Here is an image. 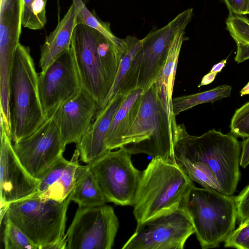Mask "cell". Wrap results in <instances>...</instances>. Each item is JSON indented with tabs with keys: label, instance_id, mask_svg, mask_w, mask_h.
Wrapping results in <instances>:
<instances>
[{
	"label": "cell",
	"instance_id": "cell-1",
	"mask_svg": "<svg viewBox=\"0 0 249 249\" xmlns=\"http://www.w3.org/2000/svg\"><path fill=\"white\" fill-rule=\"evenodd\" d=\"M125 48L124 39L113 41L81 23L74 29L71 49L81 87L94 98L99 108L113 85Z\"/></svg>",
	"mask_w": 249,
	"mask_h": 249
},
{
	"label": "cell",
	"instance_id": "cell-2",
	"mask_svg": "<svg viewBox=\"0 0 249 249\" xmlns=\"http://www.w3.org/2000/svg\"><path fill=\"white\" fill-rule=\"evenodd\" d=\"M195 186L176 159L152 158L142 172L132 206L137 224L178 209L184 210Z\"/></svg>",
	"mask_w": 249,
	"mask_h": 249
},
{
	"label": "cell",
	"instance_id": "cell-3",
	"mask_svg": "<svg viewBox=\"0 0 249 249\" xmlns=\"http://www.w3.org/2000/svg\"><path fill=\"white\" fill-rule=\"evenodd\" d=\"M241 143L231 133L215 129L201 136L189 134L183 124H178L174 144L175 157L206 164L214 173L220 193L233 195L241 177Z\"/></svg>",
	"mask_w": 249,
	"mask_h": 249
},
{
	"label": "cell",
	"instance_id": "cell-4",
	"mask_svg": "<svg viewBox=\"0 0 249 249\" xmlns=\"http://www.w3.org/2000/svg\"><path fill=\"white\" fill-rule=\"evenodd\" d=\"M167 111L155 83L142 94L140 108L120 147L131 154L176 159L174 144L178 124Z\"/></svg>",
	"mask_w": 249,
	"mask_h": 249
},
{
	"label": "cell",
	"instance_id": "cell-5",
	"mask_svg": "<svg viewBox=\"0 0 249 249\" xmlns=\"http://www.w3.org/2000/svg\"><path fill=\"white\" fill-rule=\"evenodd\" d=\"M38 78L29 47L19 43L9 82L10 137L14 142L31 135L47 119L40 101Z\"/></svg>",
	"mask_w": 249,
	"mask_h": 249
},
{
	"label": "cell",
	"instance_id": "cell-6",
	"mask_svg": "<svg viewBox=\"0 0 249 249\" xmlns=\"http://www.w3.org/2000/svg\"><path fill=\"white\" fill-rule=\"evenodd\" d=\"M184 210L190 216L202 249L217 248L235 229L237 211L234 196L194 186Z\"/></svg>",
	"mask_w": 249,
	"mask_h": 249
},
{
	"label": "cell",
	"instance_id": "cell-7",
	"mask_svg": "<svg viewBox=\"0 0 249 249\" xmlns=\"http://www.w3.org/2000/svg\"><path fill=\"white\" fill-rule=\"evenodd\" d=\"M70 194L62 202L29 196L11 203L4 217L20 228L39 248L65 236Z\"/></svg>",
	"mask_w": 249,
	"mask_h": 249
},
{
	"label": "cell",
	"instance_id": "cell-8",
	"mask_svg": "<svg viewBox=\"0 0 249 249\" xmlns=\"http://www.w3.org/2000/svg\"><path fill=\"white\" fill-rule=\"evenodd\" d=\"M131 155L121 147L88 164L108 202L133 205L142 171L134 166Z\"/></svg>",
	"mask_w": 249,
	"mask_h": 249
},
{
	"label": "cell",
	"instance_id": "cell-9",
	"mask_svg": "<svg viewBox=\"0 0 249 249\" xmlns=\"http://www.w3.org/2000/svg\"><path fill=\"white\" fill-rule=\"evenodd\" d=\"M119 228L113 208L78 207L66 234L67 249H111Z\"/></svg>",
	"mask_w": 249,
	"mask_h": 249
},
{
	"label": "cell",
	"instance_id": "cell-10",
	"mask_svg": "<svg viewBox=\"0 0 249 249\" xmlns=\"http://www.w3.org/2000/svg\"><path fill=\"white\" fill-rule=\"evenodd\" d=\"M195 233L191 219L178 209L137 225L122 249H183Z\"/></svg>",
	"mask_w": 249,
	"mask_h": 249
},
{
	"label": "cell",
	"instance_id": "cell-11",
	"mask_svg": "<svg viewBox=\"0 0 249 249\" xmlns=\"http://www.w3.org/2000/svg\"><path fill=\"white\" fill-rule=\"evenodd\" d=\"M66 146L59 129L51 117L31 135L13 145L23 166L39 180L63 157Z\"/></svg>",
	"mask_w": 249,
	"mask_h": 249
},
{
	"label": "cell",
	"instance_id": "cell-12",
	"mask_svg": "<svg viewBox=\"0 0 249 249\" xmlns=\"http://www.w3.org/2000/svg\"><path fill=\"white\" fill-rule=\"evenodd\" d=\"M81 89L78 70L70 47L38 74L39 97L46 118L48 119L59 105L73 97Z\"/></svg>",
	"mask_w": 249,
	"mask_h": 249
},
{
	"label": "cell",
	"instance_id": "cell-13",
	"mask_svg": "<svg viewBox=\"0 0 249 249\" xmlns=\"http://www.w3.org/2000/svg\"><path fill=\"white\" fill-rule=\"evenodd\" d=\"M193 17V8L188 9L163 27L150 31L142 39L137 88L145 90L156 82L167 59L174 37L177 33L185 31Z\"/></svg>",
	"mask_w": 249,
	"mask_h": 249
},
{
	"label": "cell",
	"instance_id": "cell-14",
	"mask_svg": "<svg viewBox=\"0 0 249 249\" xmlns=\"http://www.w3.org/2000/svg\"><path fill=\"white\" fill-rule=\"evenodd\" d=\"M0 205L24 199L37 190L40 180L33 177L16 154L5 126L0 122Z\"/></svg>",
	"mask_w": 249,
	"mask_h": 249
},
{
	"label": "cell",
	"instance_id": "cell-15",
	"mask_svg": "<svg viewBox=\"0 0 249 249\" xmlns=\"http://www.w3.org/2000/svg\"><path fill=\"white\" fill-rule=\"evenodd\" d=\"M98 105L81 89L73 97L59 105L51 114L65 145L78 143L88 130L98 110Z\"/></svg>",
	"mask_w": 249,
	"mask_h": 249
},
{
	"label": "cell",
	"instance_id": "cell-16",
	"mask_svg": "<svg viewBox=\"0 0 249 249\" xmlns=\"http://www.w3.org/2000/svg\"><path fill=\"white\" fill-rule=\"evenodd\" d=\"M22 0H0V79L8 82L21 34Z\"/></svg>",
	"mask_w": 249,
	"mask_h": 249
},
{
	"label": "cell",
	"instance_id": "cell-17",
	"mask_svg": "<svg viewBox=\"0 0 249 249\" xmlns=\"http://www.w3.org/2000/svg\"><path fill=\"white\" fill-rule=\"evenodd\" d=\"M125 95L117 94L100 110L80 141L76 144L80 154V160L91 164L109 150L106 146V138L117 110Z\"/></svg>",
	"mask_w": 249,
	"mask_h": 249
},
{
	"label": "cell",
	"instance_id": "cell-18",
	"mask_svg": "<svg viewBox=\"0 0 249 249\" xmlns=\"http://www.w3.org/2000/svg\"><path fill=\"white\" fill-rule=\"evenodd\" d=\"M125 48L116 78L108 96L98 111L101 110L118 94L126 95L136 88L141 63L142 39L128 36L124 38Z\"/></svg>",
	"mask_w": 249,
	"mask_h": 249
},
{
	"label": "cell",
	"instance_id": "cell-19",
	"mask_svg": "<svg viewBox=\"0 0 249 249\" xmlns=\"http://www.w3.org/2000/svg\"><path fill=\"white\" fill-rule=\"evenodd\" d=\"M78 10L72 3L55 29L46 37L41 47L39 61L41 72L64 52L70 49L74 29L77 24Z\"/></svg>",
	"mask_w": 249,
	"mask_h": 249
},
{
	"label": "cell",
	"instance_id": "cell-20",
	"mask_svg": "<svg viewBox=\"0 0 249 249\" xmlns=\"http://www.w3.org/2000/svg\"><path fill=\"white\" fill-rule=\"evenodd\" d=\"M143 91L137 88L125 95L114 115L107 135L106 143L108 150L120 148L123 138L136 118Z\"/></svg>",
	"mask_w": 249,
	"mask_h": 249
},
{
	"label": "cell",
	"instance_id": "cell-21",
	"mask_svg": "<svg viewBox=\"0 0 249 249\" xmlns=\"http://www.w3.org/2000/svg\"><path fill=\"white\" fill-rule=\"evenodd\" d=\"M70 196L79 207H94L108 202L88 164L78 166Z\"/></svg>",
	"mask_w": 249,
	"mask_h": 249
},
{
	"label": "cell",
	"instance_id": "cell-22",
	"mask_svg": "<svg viewBox=\"0 0 249 249\" xmlns=\"http://www.w3.org/2000/svg\"><path fill=\"white\" fill-rule=\"evenodd\" d=\"M185 34L183 31L174 37L164 65L155 82L167 111L174 116L172 105L173 88L181 46L183 41L188 39Z\"/></svg>",
	"mask_w": 249,
	"mask_h": 249
},
{
	"label": "cell",
	"instance_id": "cell-23",
	"mask_svg": "<svg viewBox=\"0 0 249 249\" xmlns=\"http://www.w3.org/2000/svg\"><path fill=\"white\" fill-rule=\"evenodd\" d=\"M80 154L76 149L69 163L62 176L55 183L39 193H35L29 196L38 197L44 199H51L58 202L65 200L69 196L74 185V175L79 165Z\"/></svg>",
	"mask_w": 249,
	"mask_h": 249
},
{
	"label": "cell",
	"instance_id": "cell-24",
	"mask_svg": "<svg viewBox=\"0 0 249 249\" xmlns=\"http://www.w3.org/2000/svg\"><path fill=\"white\" fill-rule=\"evenodd\" d=\"M232 88L224 85L211 89L188 95L173 98L172 101L173 112L175 116L181 112L196 106L216 101L230 96Z\"/></svg>",
	"mask_w": 249,
	"mask_h": 249
},
{
	"label": "cell",
	"instance_id": "cell-25",
	"mask_svg": "<svg viewBox=\"0 0 249 249\" xmlns=\"http://www.w3.org/2000/svg\"><path fill=\"white\" fill-rule=\"evenodd\" d=\"M226 24V29L236 43L235 61L240 63L249 59V18L242 15L229 14Z\"/></svg>",
	"mask_w": 249,
	"mask_h": 249
},
{
	"label": "cell",
	"instance_id": "cell-26",
	"mask_svg": "<svg viewBox=\"0 0 249 249\" xmlns=\"http://www.w3.org/2000/svg\"><path fill=\"white\" fill-rule=\"evenodd\" d=\"M175 159L193 181L203 188L215 190L220 193V187L216 178L206 164L201 161H191L180 157H176Z\"/></svg>",
	"mask_w": 249,
	"mask_h": 249
},
{
	"label": "cell",
	"instance_id": "cell-27",
	"mask_svg": "<svg viewBox=\"0 0 249 249\" xmlns=\"http://www.w3.org/2000/svg\"><path fill=\"white\" fill-rule=\"evenodd\" d=\"M48 0H22V25L32 30H40L47 23L45 7Z\"/></svg>",
	"mask_w": 249,
	"mask_h": 249
},
{
	"label": "cell",
	"instance_id": "cell-28",
	"mask_svg": "<svg viewBox=\"0 0 249 249\" xmlns=\"http://www.w3.org/2000/svg\"><path fill=\"white\" fill-rule=\"evenodd\" d=\"M72 1L78 10L77 24H83L94 29L113 41L118 42L121 40L112 33L109 22L102 21L88 9L85 4L86 0Z\"/></svg>",
	"mask_w": 249,
	"mask_h": 249
},
{
	"label": "cell",
	"instance_id": "cell-29",
	"mask_svg": "<svg viewBox=\"0 0 249 249\" xmlns=\"http://www.w3.org/2000/svg\"><path fill=\"white\" fill-rule=\"evenodd\" d=\"M3 233L5 249H39L20 228L8 219H5Z\"/></svg>",
	"mask_w": 249,
	"mask_h": 249
},
{
	"label": "cell",
	"instance_id": "cell-30",
	"mask_svg": "<svg viewBox=\"0 0 249 249\" xmlns=\"http://www.w3.org/2000/svg\"><path fill=\"white\" fill-rule=\"evenodd\" d=\"M231 133L245 139L249 136V102L237 109L230 124Z\"/></svg>",
	"mask_w": 249,
	"mask_h": 249
},
{
	"label": "cell",
	"instance_id": "cell-31",
	"mask_svg": "<svg viewBox=\"0 0 249 249\" xmlns=\"http://www.w3.org/2000/svg\"><path fill=\"white\" fill-rule=\"evenodd\" d=\"M224 242L225 248L249 249V219L239 224Z\"/></svg>",
	"mask_w": 249,
	"mask_h": 249
},
{
	"label": "cell",
	"instance_id": "cell-32",
	"mask_svg": "<svg viewBox=\"0 0 249 249\" xmlns=\"http://www.w3.org/2000/svg\"><path fill=\"white\" fill-rule=\"evenodd\" d=\"M69 162L70 160H66L63 156L52 166L40 179L39 186L35 193L43 192L59 179Z\"/></svg>",
	"mask_w": 249,
	"mask_h": 249
},
{
	"label": "cell",
	"instance_id": "cell-33",
	"mask_svg": "<svg viewBox=\"0 0 249 249\" xmlns=\"http://www.w3.org/2000/svg\"><path fill=\"white\" fill-rule=\"evenodd\" d=\"M239 224L249 219V184L234 196Z\"/></svg>",
	"mask_w": 249,
	"mask_h": 249
},
{
	"label": "cell",
	"instance_id": "cell-34",
	"mask_svg": "<svg viewBox=\"0 0 249 249\" xmlns=\"http://www.w3.org/2000/svg\"><path fill=\"white\" fill-rule=\"evenodd\" d=\"M226 4L229 14L245 15L247 0H222Z\"/></svg>",
	"mask_w": 249,
	"mask_h": 249
},
{
	"label": "cell",
	"instance_id": "cell-35",
	"mask_svg": "<svg viewBox=\"0 0 249 249\" xmlns=\"http://www.w3.org/2000/svg\"><path fill=\"white\" fill-rule=\"evenodd\" d=\"M241 147L240 166L245 168L249 165V136L242 142Z\"/></svg>",
	"mask_w": 249,
	"mask_h": 249
},
{
	"label": "cell",
	"instance_id": "cell-36",
	"mask_svg": "<svg viewBox=\"0 0 249 249\" xmlns=\"http://www.w3.org/2000/svg\"><path fill=\"white\" fill-rule=\"evenodd\" d=\"M66 247L67 241L65 235L62 239L44 246L42 249H66Z\"/></svg>",
	"mask_w": 249,
	"mask_h": 249
},
{
	"label": "cell",
	"instance_id": "cell-37",
	"mask_svg": "<svg viewBox=\"0 0 249 249\" xmlns=\"http://www.w3.org/2000/svg\"><path fill=\"white\" fill-rule=\"evenodd\" d=\"M217 73L210 71L208 73L205 75L202 78L200 84L198 87L205 86L211 83L215 79Z\"/></svg>",
	"mask_w": 249,
	"mask_h": 249
},
{
	"label": "cell",
	"instance_id": "cell-38",
	"mask_svg": "<svg viewBox=\"0 0 249 249\" xmlns=\"http://www.w3.org/2000/svg\"><path fill=\"white\" fill-rule=\"evenodd\" d=\"M227 58L224 59L218 62V63L214 65L211 70V72L218 73L220 72L223 68L225 66L227 63Z\"/></svg>",
	"mask_w": 249,
	"mask_h": 249
},
{
	"label": "cell",
	"instance_id": "cell-39",
	"mask_svg": "<svg viewBox=\"0 0 249 249\" xmlns=\"http://www.w3.org/2000/svg\"><path fill=\"white\" fill-rule=\"evenodd\" d=\"M240 93L241 96L249 94V82L241 90Z\"/></svg>",
	"mask_w": 249,
	"mask_h": 249
},
{
	"label": "cell",
	"instance_id": "cell-40",
	"mask_svg": "<svg viewBox=\"0 0 249 249\" xmlns=\"http://www.w3.org/2000/svg\"><path fill=\"white\" fill-rule=\"evenodd\" d=\"M249 14V0H247L245 15Z\"/></svg>",
	"mask_w": 249,
	"mask_h": 249
}]
</instances>
